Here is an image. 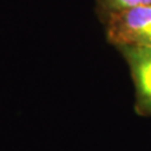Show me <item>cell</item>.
I'll return each mask as SVG.
<instances>
[{
	"instance_id": "cell-1",
	"label": "cell",
	"mask_w": 151,
	"mask_h": 151,
	"mask_svg": "<svg viewBox=\"0 0 151 151\" xmlns=\"http://www.w3.org/2000/svg\"><path fill=\"white\" fill-rule=\"evenodd\" d=\"M105 37L116 48H151V6L112 12L100 18Z\"/></svg>"
},
{
	"instance_id": "cell-3",
	"label": "cell",
	"mask_w": 151,
	"mask_h": 151,
	"mask_svg": "<svg viewBox=\"0 0 151 151\" xmlns=\"http://www.w3.org/2000/svg\"><path fill=\"white\" fill-rule=\"evenodd\" d=\"M151 6V0H96V12L99 17L124 9Z\"/></svg>"
},
{
	"instance_id": "cell-2",
	"label": "cell",
	"mask_w": 151,
	"mask_h": 151,
	"mask_svg": "<svg viewBox=\"0 0 151 151\" xmlns=\"http://www.w3.org/2000/svg\"><path fill=\"white\" fill-rule=\"evenodd\" d=\"M133 80L135 88V112L151 116V48H119Z\"/></svg>"
}]
</instances>
